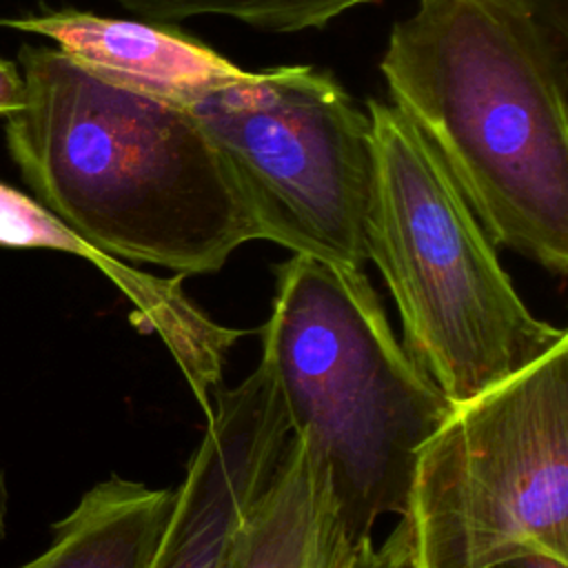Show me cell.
Wrapping results in <instances>:
<instances>
[{
    "instance_id": "1",
    "label": "cell",
    "mask_w": 568,
    "mask_h": 568,
    "mask_svg": "<svg viewBox=\"0 0 568 568\" xmlns=\"http://www.w3.org/2000/svg\"><path fill=\"white\" fill-rule=\"evenodd\" d=\"M7 144L38 200L95 248L180 277L217 273L257 226L189 104L24 44Z\"/></svg>"
},
{
    "instance_id": "2",
    "label": "cell",
    "mask_w": 568,
    "mask_h": 568,
    "mask_svg": "<svg viewBox=\"0 0 568 568\" xmlns=\"http://www.w3.org/2000/svg\"><path fill=\"white\" fill-rule=\"evenodd\" d=\"M495 246L568 271V53L521 0H419L379 62Z\"/></svg>"
},
{
    "instance_id": "3",
    "label": "cell",
    "mask_w": 568,
    "mask_h": 568,
    "mask_svg": "<svg viewBox=\"0 0 568 568\" xmlns=\"http://www.w3.org/2000/svg\"><path fill=\"white\" fill-rule=\"evenodd\" d=\"M262 355L291 435L322 466L353 541L402 515L417 455L453 408L393 333L364 268L297 255L275 266Z\"/></svg>"
},
{
    "instance_id": "4",
    "label": "cell",
    "mask_w": 568,
    "mask_h": 568,
    "mask_svg": "<svg viewBox=\"0 0 568 568\" xmlns=\"http://www.w3.org/2000/svg\"><path fill=\"white\" fill-rule=\"evenodd\" d=\"M366 253L395 300L404 348L462 404L517 375L568 333L524 304L497 246L417 126L377 98L366 100Z\"/></svg>"
},
{
    "instance_id": "5",
    "label": "cell",
    "mask_w": 568,
    "mask_h": 568,
    "mask_svg": "<svg viewBox=\"0 0 568 568\" xmlns=\"http://www.w3.org/2000/svg\"><path fill=\"white\" fill-rule=\"evenodd\" d=\"M410 568L568 561V339L453 404L422 446L393 528Z\"/></svg>"
},
{
    "instance_id": "6",
    "label": "cell",
    "mask_w": 568,
    "mask_h": 568,
    "mask_svg": "<svg viewBox=\"0 0 568 568\" xmlns=\"http://www.w3.org/2000/svg\"><path fill=\"white\" fill-rule=\"evenodd\" d=\"M260 240L364 268L373 131L339 80L313 67L244 71L193 100Z\"/></svg>"
},
{
    "instance_id": "7",
    "label": "cell",
    "mask_w": 568,
    "mask_h": 568,
    "mask_svg": "<svg viewBox=\"0 0 568 568\" xmlns=\"http://www.w3.org/2000/svg\"><path fill=\"white\" fill-rule=\"evenodd\" d=\"M0 246L60 251L95 266L131 302L133 324L162 339L202 415L211 413L229 348L242 331L217 324L195 306L184 293V277H158L95 248L40 200L4 182H0Z\"/></svg>"
},
{
    "instance_id": "8",
    "label": "cell",
    "mask_w": 568,
    "mask_h": 568,
    "mask_svg": "<svg viewBox=\"0 0 568 568\" xmlns=\"http://www.w3.org/2000/svg\"><path fill=\"white\" fill-rule=\"evenodd\" d=\"M229 568H410L399 535L379 546L353 541L335 510L328 479L306 446L288 450L255 501Z\"/></svg>"
},
{
    "instance_id": "9",
    "label": "cell",
    "mask_w": 568,
    "mask_h": 568,
    "mask_svg": "<svg viewBox=\"0 0 568 568\" xmlns=\"http://www.w3.org/2000/svg\"><path fill=\"white\" fill-rule=\"evenodd\" d=\"M0 27L44 36L95 73L184 104L244 73L175 24L62 9L0 18Z\"/></svg>"
},
{
    "instance_id": "10",
    "label": "cell",
    "mask_w": 568,
    "mask_h": 568,
    "mask_svg": "<svg viewBox=\"0 0 568 568\" xmlns=\"http://www.w3.org/2000/svg\"><path fill=\"white\" fill-rule=\"evenodd\" d=\"M173 504L175 488L111 475L55 521L44 552L18 568H151Z\"/></svg>"
},
{
    "instance_id": "11",
    "label": "cell",
    "mask_w": 568,
    "mask_h": 568,
    "mask_svg": "<svg viewBox=\"0 0 568 568\" xmlns=\"http://www.w3.org/2000/svg\"><path fill=\"white\" fill-rule=\"evenodd\" d=\"M155 24H178L193 16H226L262 31L293 33L328 24L344 11L382 0H115Z\"/></svg>"
},
{
    "instance_id": "12",
    "label": "cell",
    "mask_w": 568,
    "mask_h": 568,
    "mask_svg": "<svg viewBox=\"0 0 568 568\" xmlns=\"http://www.w3.org/2000/svg\"><path fill=\"white\" fill-rule=\"evenodd\" d=\"M557 49L568 53V0H521Z\"/></svg>"
},
{
    "instance_id": "13",
    "label": "cell",
    "mask_w": 568,
    "mask_h": 568,
    "mask_svg": "<svg viewBox=\"0 0 568 568\" xmlns=\"http://www.w3.org/2000/svg\"><path fill=\"white\" fill-rule=\"evenodd\" d=\"M27 84L22 71L0 58V115H13L27 104Z\"/></svg>"
},
{
    "instance_id": "14",
    "label": "cell",
    "mask_w": 568,
    "mask_h": 568,
    "mask_svg": "<svg viewBox=\"0 0 568 568\" xmlns=\"http://www.w3.org/2000/svg\"><path fill=\"white\" fill-rule=\"evenodd\" d=\"M488 568H568V561L550 557V555H541V552H530V555L504 559Z\"/></svg>"
},
{
    "instance_id": "15",
    "label": "cell",
    "mask_w": 568,
    "mask_h": 568,
    "mask_svg": "<svg viewBox=\"0 0 568 568\" xmlns=\"http://www.w3.org/2000/svg\"><path fill=\"white\" fill-rule=\"evenodd\" d=\"M7 517H9V488H7V477L0 466V544L7 535Z\"/></svg>"
}]
</instances>
